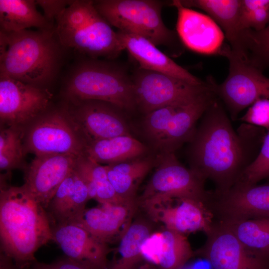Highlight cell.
<instances>
[{
  "mask_svg": "<svg viewBox=\"0 0 269 269\" xmlns=\"http://www.w3.org/2000/svg\"><path fill=\"white\" fill-rule=\"evenodd\" d=\"M217 98L206 110L187 143L189 168L215 186L230 189L255 160L267 134L263 128L242 123L237 130Z\"/></svg>",
  "mask_w": 269,
  "mask_h": 269,
  "instance_id": "1",
  "label": "cell"
},
{
  "mask_svg": "<svg viewBox=\"0 0 269 269\" xmlns=\"http://www.w3.org/2000/svg\"><path fill=\"white\" fill-rule=\"evenodd\" d=\"M45 209L23 186L0 187V251L20 269L30 268L35 252L53 240Z\"/></svg>",
  "mask_w": 269,
  "mask_h": 269,
  "instance_id": "2",
  "label": "cell"
},
{
  "mask_svg": "<svg viewBox=\"0 0 269 269\" xmlns=\"http://www.w3.org/2000/svg\"><path fill=\"white\" fill-rule=\"evenodd\" d=\"M61 47L55 28L0 30V74L44 88L57 72Z\"/></svg>",
  "mask_w": 269,
  "mask_h": 269,
  "instance_id": "3",
  "label": "cell"
},
{
  "mask_svg": "<svg viewBox=\"0 0 269 269\" xmlns=\"http://www.w3.org/2000/svg\"><path fill=\"white\" fill-rule=\"evenodd\" d=\"M55 31L63 47L91 58H114L125 50L117 32L97 11L93 0H72L57 18Z\"/></svg>",
  "mask_w": 269,
  "mask_h": 269,
  "instance_id": "4",
  "label": "cell"
},
{
  "mask_svg": "<svg viewBox=\"0 0 269 269\" xmlns=\"http://www.w3.org/2000/svg\"><path fill=\"white\" fill-rule=\"evenodd\" d=\"M218 98L216 92L196 102L163 107L141 115L134 133L155 155L175 153L192 136L200 119Z\"/></svg>",
  "mask_w": 269,
  "mask_h": 269,
  "instance_id": "5",
  "label": "cell"
},
{
  "mask_svg": "<svg viewBox=\"0 0 269 269\" xmlns=\"http://www.w3.org/2000/svg\"><path fill=\"white\" fill-rule=\"evenodd\" d=\"M73 103L94 100L111 103L130 116L137 112L131 75L121 66L90 58L72 71L64 90Z\"/></svg>",
  "mask_w": 269,
  "mask_h": 269,
  "instance_id": "6",
  "label": "cell"
},
{
  "mask_svg": "<svg viewBox=\"0 0 269 269\" xmlns=\"http://www.w3.org/2000/svg\"><path fill=\"white\" fill-rule=\"evenodd\" d=\"M94 5L111 25L142 36L156 46L177 42V34L169 29L161 17L163 2L157 0H98Z\"/></svg>",
  "mask_w": 269,
  "mask_h": 269,
  "instance_id": "7",
  "label": "cell"
},
{
  "mask_svg": "<svg viewBox=\"0 0 269 269\" xmlns=\"http://www.w3.org/2000/svg\"><path fill=\"white\" fill-rule=\"evenodd\" d=\"M131 77L137 111L141 115L169 105L196 102L214 93L217 85L211 77L201 84H194L141 68Z\"/></svg>",
  "mask_w": 269,
  "mask_h": 269,
  "instance_id": "8",
  "label": "cell"
},
{
  "mask_svg": "<svg viewBox=\"0 0 269 269\" xmlns=\"http://www.w3.org/2000/svg\"><path fill=\"white\" fill-rule=\"evenodd\" d=\"M155 170L138 198L137 203L177 198L188 199L208 206L210 192L206 180L182 165L175 153L156 155Z\"/></svg>",
  "mask_w": 269,
  "mask_h": 269,
  "instance_id": "9",
  "label": "cell"
},
{
  "mask_svg": "<svg viewBox=\"0 0 269 269\" xmlns=\"http://www.w3.org/2000/svg\"><path fill=\"white\" fill-rule=\"evenodd\" d=\"M221 56L229 64V73L223 83L216 86V93L232 121L257 100L269 99V78L263 71L233 52L228 44L224 46Z\"/></svg>",
  "mask_w": 269,
  "mask_h": 269,
  "instance_id": "10",
  "label": "cell"
},
{
  "mask_svg": "<svg viewBox=\"0 0 269 269\" xmlns=\"http://www.w3.org/2000/svg\"><path fill=\"white\" fill-rule=\"evenodd\" d=\"M67 110L49 112L37 120L29 130L25 150L36 155H85L88 142Z\"/></svg>",
  "mask_w": 269,
  "mask_h": 269,
  "instance_id": "11",
  "label": "cell"
},
{
  "mask_svg": "<svg viewBox=\"0 0 269 269\" xmlns=\"http://www.w3.org/2000/svg\"><path fill=\"white\" fill-rule=\"evenodd\" d=\"M204 244L196 252L212 269H269V257L248 250L220 222L206 234Z\"/></svg>",
  "mask_w": 269,
  "mask_h": 269,
  "instance_id": "12",
  "label": "cell"
},
{
  "mask_svg": "<svg viewBox=\"0 0 269 269\" xmlns=\"http://www.w3.org/2000/svg\"><path fill=\"white\" fill-rule=\"evenodd\" d=\"M70 115L88 143L122 135L134 136L131 116L111 103L94 100L74 102Z\"/></svg>",
  "mask_w": 269,
  "mask_h": 269,
  "instance_id": "13",
  "label": "cell"
},
{
  "mask_svg": "<svg viewBox=\"0 0 269 269\" xmlns=\"http://www.w3.org/2000/svg\"><path fill=\"white\" fill-rule=\"evenodd\" d=\"M52 96L45 88L28 85L0 74V122L10 127H19L43 113Z\"/></svg>",
  "mask_w": 269,
  "mask_h": 269,
  "instance_id": "14",
  "label": "cell"
},
{
  "mask_svg": "<svg viewBox=\"0 0 269 269\" xmlns=\"http://www.w3.org/2000/svg\"><path fill=\"white\" fill-rule=\"evenodd\" d=\"M208 207L219 221L269 217V182L261 185L236 183L222 193L210 192Z\"/></svg>",
  "mask_w": 269,
  "mask_h": 269,
  "instance_id": "15",
  "label": "cell"
},
{
  "mask_svg": "<svg viewBox=\"0 0 269 269\" xmlns=\"http://www.w3.org/2000/svg\"><path fill=\"white\" fill-rule=\"evenodd\" d=\"M139 204L153 221L164 228L185 234L202 231L207 234L214 222L213 214L206 205L188 199L175 198Z\"/></svg>",
  "mask_w": 269,
  "mask_h": 269,
  "instance_id": "16",
  "label": "cell"
},
{
  "mask_svg": "<svg viewBox=\"0 0 269 269\" xmlns=\"http://www.w3.org/2000/svg\"><path fill=\"white\" fill-rule=\"evenodd\" d=\"M78 157L71 154L36 155L25 169L22 186L47 209L61 184L74 169Z\"/></svg>",
  "mask_w": 269,
  "mask_h": 269,
  "instance_id": "17",
  "label": "cell"
},
{
  "mask_svg": "<svg viewBox=\"0 0 269 269\" xmlns=\"http://www.w3.org/2000/svg\"><path fill=\"white\" fill-rule=\"evenodd\" d=\"M177 11V34L189 49L205 55H219L226 44L224 33L209 15L183 6L179 0L171 1Z\"/></svg>",
  "mask_w": 269,
  "mask_h": 269,
  "instance_id": "18",
  "label": "cell"
},
{
  "mask_svg": "<svg viewBox=\"0 0 269 269\" xmlns=\"http://www.w3.org/2000/svg\"><path fill=\"white\" fill-rule=\"evenodd\" d=\"M52 227L53 240L66 256L91 269H108L107 244L96 239L76 224Z\"/></svg>",
  "mask_w": 269,
  "mask_h": 269,
  "instance_id": "19",
  "label": "cell"
},
{
  "mask_svg": "<svg viewBox=\"0 0 269 269\" xmlns=\"http://www.w3.org/2000/svg\"><path fill=\"white\" fill-rule=\"evenodd\" d=\"M137 200L117 204L99 203L86 209L75 223L100 241L108 243L120 239L131 223Z\"/></svg>",
  "mask_w": 269,
  "mask_h": 269,
  "instance_id": "20",
  "label": "cell"
},
{
  "mask_svg": "<svg viewBox=\"0 0 269 269\" xmlns=\"http://www.w3.org/2000/svg\"><path fill=\"white\" fill-rule=\"evenodd\" d=\"M144 260L159 269H180L194 252L184 234L164 228L153 232L142 247Z\"/></svg>",
  "mask_w": 269,
  "mask_h": 269,
  "instance_id": "21",
  "label": "cell"
},
{
  "mask_svg": "<svg viewBox=\"0 0 269 269\" xmlns=\"http://www.w3.org/2000/svg\"><path fill=\"white\" fill-rule=\"evenodd\" d=\"M117 33L124 49L138 62L139 68L166 74L194 84L205 82L175 63L146 38L122 30Z\"/></svg>",
  "mask_w": 269,
  "mask_h": 269,
  "instance_id": "22",
  "label": "cell"
},
{
  "mask_svg": "<svg viewBox=\"0 0 269 269\" xmlns=\"http://www.w3.org/2000/svg\"><path fill=\"white\" fill-rule=\"evenodd\" d=\"M90 200L86 185L74 169L61 184L47 209L55 225L75 223Z\"/></svg>",
  "mask_w": 269,
  "mask_h": 269,
  "instance_id": "23",
  "label": "cell"
},
{
  "mask_svg": "<svg viewBox=\"0 0 269 269\" xmlns=\"http://www.w3.org/2000/svg\"><path fill=\"white\" fill-rule=\"evenodd\" d=\"M184 6L204 11L223 30L232 51L244 57L243 31L239 27L241 0H179Z\"/></svg>",
  "mask_w": 269,
  "mask_h": 269,
  "instance_id": "24",
  "label": "cell"
},
{
  "mask_svg": "<svg viewBox=\"0 0 269 269\" xmlns=\"http://www.w3.org/2000/svg\"><path fill=\"white\" fill-rule=\"evenodd\" d=\"M153 153L141 140L132 135H122L88 143L85 155L100 164L110 165Z\"/></svg>",
  "mask_w": 269,
  "mask_h": 269,
  "instance_id": "25",
  "label": "cell"
},
{
  "mask_svg": "<svg viewBox=\"0 0 269 269\" xmlns=\"http://www.w3.org/2000/svg\"><path fill=\"white\" fill-rule=\"evenodd\" d=\"M153 153L118 163L105 165L108 179L117 194L126 201H134L138 186L156 165Z\"/></svg>",
  "mask_w": 269,
  "mask_h": 269,
  "instance_id": "26",
  "label": "cell"
},
{
  "mask_svg": "<svg viewBox=\"0 0 269 269\" xmlns=\"http://www.w3.org/2000/svg\"><path fill=\"white\" fill-rule=\"evenodd\" d=\"M37 5L33 0H0V30L12 32L31 27L54 29L55 24L46 19Z\"/></svg>",
  "mask_w": 269,
  "mask_h": 269,
  "instance_id": "27",
  "label": "cell"
},
{
  "mask_svg": "<svg viewBox=\"0 0 269 269\" xmlns=\"http://www.w3.org/2000/svg\"><path fill=\"white\" fill-rule=\"evenodd\" d=\"M153 232L150 223L145 220L132 222L120 238L116 254L108 269H136L144 260L142 245Z\"/></svg>",
  "mask_w": 269,
  "mask_h": 269,
  "instance_id": "28",
  "label": "cell"
},
{
  "mask_svg": "<svg viewBox=\"0 0 269 269\" xmlns=\"http://www.w3.org/2000/svg\"><path fill=\"white\" fill-rule=\"evenodd\" d=\"M219 222L248 250L269 257V217Z\"/></svg>",
  "mask_w": 269,
  "mask_h": 269,
  "instance_id": "29",
  "label": "cell"
},
{
  "mask_svg": "<svg viewBox=\"0 0 269 269\" xmlns=\"http://www.w3.org/2000/svg\"><path fill=\"white\" fill-rule=\"evenodd\" d=\"M245 59L263 71L269 69V24L260 31L244 30Z\"/></svg>",
  "mask_w": 269,
  "mask_h": 269,
  "instance_id": "30",
  "label": "cell"
},
{
  "mask_svg": "<svg viewBox=\"0 0 269 269\" xmlns=\"http://www.w3.org/2000/svg\"><path fill=\"white\" fill-rule=\"evenodd\" d=\"M269 24V0H241L239 27L260 31Z\"/></svg>",
  "mask_w": 269,
  "mask_h": 269,
  "instance_id": "31",
  "label": "cell"
},
{
  "mask_svg": "<svg viewBox=\"0 0 269 269\" xmlns=\"http://www.w3.org/2000/svg\"><path fill=\"white\" fill-rule=\"evenodd\" d=\"M75 169L86 185L90 199H95L97 188L109 180L105 166L84 155L78 157Z\"/></svg>",
  "mask_w": 269,
  "mask_h": 269,
  "instance_id": "32",
  "label": "cell"
},
{
  "mask_svg": "<svg viewBox=\"0 0 269 269\" xmlns=\"http://www.w3.org/2000/svg\"><path fill=\"white\" fill-rule=\"evenodd\" d=\"M267 178H269V130L257 158L245 170L236 183L254 185Z\"/></svg>",
  "mask_w": 269,
  "mask_h": 269,
  "instance_id": "33",
  "label": "cell"
},
{
  "mask_svg": "<svg viewBox=\"0 0 269 269\" xmlns=\"http://www.w3.org/2000/svg\"><path fill=\"white\" fill-rule=\"evenodd\" d=\"M242 123L269 130V99L263 98L251 105L246 113L238 119Z\"/></svg>",
  "mask_w": 269,
  "mask_h": 269,
  "instance_id": "34",
  "label": "cell"
},
{
  "mask_svg": "<svg viewBox=\"0 0 269 269\" xmlns=\"http://www.w3.org/2000/svg\"><path fill=\"white\" fill-rule=\"evenodd\" d=\"M36 4L43 9L44 16L50 22L54 24L57 18L71 3L72 0H38Z\"/></svg>",
  "mask_w": 269,
  "mask_h": 269,
  "instance_id": "35",
  "label": "cell"
},
{
  "mask_svg": "<svg viewBox=\"0 0 269 269\" xmlns=\"http://www.w3.org/2000/svg\"><path fill=\"white\" fill-rule=\"evenodd\" d=\"M25 151L23 146L0 152V170L8 171L21 167Z\"/></svg>",
  "mask_w": 269,
  "mask_h": 269,
  "instance_id": "36",
  "label": "cell"
},
{
  "mask_svg": "<svg viewBox=\"0 0 269 269\" xmlns=\"http://www.w3.org/2000/svg\"><path fill=\"white\" fill-rule=\"evenodd\" d=\"M21 130L18 127H10L2 130L0 134V152L23 147L21 142Z\"/></svg>",
  "mask_w": 269,
  "mask_h": 269,
  "instance_id": "37",
  "label": "cell"
},
{
  "mask_svg": "<svg viewBox=\"0 0 269 269\" xmlns=\"http://www.w3.org/2000/svg\"><path fill=\"white\" fill-rule=\"evenodd\" d=\"M30 269H91L68 257L50 263L35 262Z\"/></svg>",
  "mask_w": 269,
  "mask_h": 269,
  "instance_id": "38",
  "label": "cell"
},
{
  "mask_svg": "<svg viewBox=\"0 0 269 269\" xmlns=\"http://www.w3.org/2000/svg\"><path fill=\"white\" fill-rule=\"evenodd\" d=\"M0 269H20L12 259L0 251Z\"/></svg>",
  "mask_w": 269,
  "mask_h": 269,
  "instance_id": "39",
  "label": "cell"
},
{
  "mask_svg": "<svg viewBox=\"0 0 269 269\" xmlns=\"http://www.w3.org/2000/svg\"><path fill=\"white\" fill-rule=\"evenodd\" d=\"M155 269V268H154V266L153 265L148 263H146V264L140 267L138 269Z\"/></svg>",
  "mask_w": 269,
  "mask_h": 269,
  "instance_id": "40",
  "label": "cell"
},
{
  "mask_svg": "<svg viewBox=\"0 0 269 269\" xmlns=\"http://www.w3.org/2000/svg\"><path fill=\"white\" fill-rule=\"evenodd\" d=\"M180 269H194L193 267L187 266V265Z\"/></svg>",
  "mask_w": 269,
  "mask_h": 269,
  "instance_id": "41",
  "label": "cell"
}]
</instances>
